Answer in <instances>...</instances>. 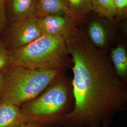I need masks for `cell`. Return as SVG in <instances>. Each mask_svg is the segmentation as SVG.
Returning <instances> with one entry per match:
<instances>
[{"label": "cell", "instance_id": "cell-11", "mask_svg": "<svg viewBox=\"0 0 127 127\" xmlns=\"http://www.w3.org/2000/svg\"><path fill=\"white\" fill-rule=\"evenodd\" d=\"M89 40L95 48L105 51L109 43V36L101 23L94 21L91 24L88 29Z\"/></svg>", "mask_w": 127, "mask_h": 127}, {"label": "cell", "instance_id": "cell-9", "mask_svg": "<svg viewBox=\"0 0 127 127\" xmlns=\"http://www.w3.org/2000/svg\"><path fill=\"white\" fill-rule=\"evenodd\" d=\"M36 2V0H8L9 15L12 22L35 16Z\"/></svg>", "mask_w": 127, "mask_h": 127}, {"label": "cell", "instance_id": "cell-12", "mask_svg": "<svg viewBox=\"0 0 127 127\" xmlns=\"http://www.w3.org/2000/svg\"><path fill=\"white\" fill-rule=\"evenodd\" d=\"M92 9L108 19H112L117 13L114 0H91Z\"/></svg>", "mask_w": 127, "mask_h": 127}, {"label": "cell", "instance_id": "cell-6", "mask_svg": "<svg viewBox=\"0 0 127 127\" xmlns=\"http://www.w3.org/2000/svg\"><path fill=\"white\" fill-rule=\"evenodd\" d=\"M38 18L43 34L59 37L67 42L80 34L66 15H51Z\"/></svg>", "mask_w": 127, "mask_h": 127}, {"label": "cell", "instance_id": "cell-5", "mask_svg": "<svg viewBox=\"0 0 127 127\" xmlns=\"http://www.w3.org/2000/svg\"><path fill=\"white\" fill-rule=\"evenodd\" d=\"M43 34L38 18L32 16L12 22L1 42L10 51L27 45Z\"/></svg>", "mask_w": 127, "mask_h": 127}, {"label": "cell", "instance_id": "cell-17", "mask_svg": "<svg viewBox=\"0 0 127 127\" xmlns=\"http://www.w3.org/2000/svg\"><path fill=\"white\" fill-rule=\"evenodd\" d=\"M20 127H47L45 124L39 122H29Z\"/></svg>", "mask_w": 127, "mask_h": 127}, {"label": "cell", "instance_id": "cell-10", "mask_svg": "<svg viewBox=\"0 0 127 127\" xmlns=\"http://www.w3.org/2000/svg\"><path fill=\"white\" fill-rule=\"evenodd\" d=\"M109 56L118 76L127 81V53L125 46L123 44H118L111 50Z\"/></svg>", "mask_w": 127, "mask_h": 127}, {"label": "cell", "instance_id": "cell-8", "mask_svg": "<svg viewBox=\"0 0 127 127\" xmlns=\"http://www.w3.org/2000/svg\"><path fill=\"white\" fill-rule=\"evenodd\" d=\"M71 13L66 0H36L34 16L37 18Z\"/></svg>", "mask_w": 127, "mask_h": 127}, {"label": "cell", "instance_id": "cell-2", "mask_svg": "<svg viewBox=\"0 0 127 127\" xmlns=\"http://www.w3.org/2000/svg\"><path fill=\"white\" fill-rule=\"evenodd\" d=\"M61 73L40 95L21 107L28 122H39L47 127H62L66 115L73 109L71 79Z\"/></svg>", "mask_w": 127, "mask_h": 127}, {"label": "cell", "instance_id": "cell-14", "mask_svg": "<svg viewBox=\"0 0 127 127\" xmlns=\"http://www.w3.org/2000/svg\"><path fill=\"white\" fill-rule=\"evenodd\" d=\"M12 66L10 50L0 41V72Z\"/></svg>", "mask_w": 127, "mask_h": 127}, {"label": "cell", "instance_id": "cell-16", "mask_svg": "<svg viewBox=\"0 0 127 127\" xmlns=\"http://www.w3.org/2000/svg\"><path fill=\"white\" fill-rule=\"evenodd\" d=\"M116 8L118 11L124 10L127 7V0H114Z\"/></svg>", "mask_w": 127, "mask_h": 127}, {"label": "cell", "instance_id": "cell-1", "mask_svg": "<svg viewBox=\"0 0 127 127\" xmlns=\"http://www.w3.org/2000/svg\"><path fill=\"white\" fill-rule=\"evenodd\" d=\"M72 61L73 109L64 127H110L127 110V81L118 76L110 56L80 34L66 42Z\"/></svg>", "mask_w": 127, "mask_h": 127}, {"label": "cell", "instance_id": "cell-15", "mask_svg": "<svg viewBox=\"0 0 127 127\" xmlns=\"http://www.w3.org/2000/svg\"><path fill=\"white\" fill-rule=\"evenodd\" d=\"M7 0H0V33L4 30L7 21Z\"/></svg>", "mask_w": 127, "mask_h": 127}, {"label": "cell", "instance_id": "cell-13", "mask_svg": "<svg viewBox=\"0 0 127 127\" xmlns=\"http://www.w3.org/2000/svg\"><path fill=\"white\" fill-rule=\"evenodd\" d=\"M71 13L84 14L92 9L91 0H66Z\"/></svg>", "mask_w": 127, "mask_h": 127}, {"label": "cell", "instance_id": "cell-7", "mask_svg": "<svg viewBox=\"0 0 127 127\" xmlns=\"http://www.w3.org/2000/svg\"><path fill=\"white\" fill-rule=\"evenodd\" d=\"M29 122L21 107L0 102V127H20Z\"/></svg>", "mask_w": 127, "mask_h": 127}, {"label": "cell", "instance_id": "cell-3", "mask_svg": "<svg viewBox=\"0 0 127 127\" xmlns=\"http://www.w3.org/2000/svg\"><path fill=\"white\" fill-rule=\"evenodd\" d=\"M66 69H33L11 66L3 71L0 102L21 107L40 95Z\"/></svg>", "mask_w": 127, "mask_h": 127}, {"label": "cell", "instance_id": "cell-4", "mask_svg": "<svg viewBox=\"0 0 127 127\" xmlns=\"http://www.w3.org/2000/svg\"><path fill=\"white\" fill-rule=\"evenodd\" d=\"M10 53L12 66L33 69H67L72 66L66 42L59 37L44 34Z\"/></svg>", "mask_w": 127, "mask_h": 127}, {"label": "cell", "instance_id": "cell-18", "mask_svg": "<svg viewBox=\"0 0 127 127\" xmlns=\"http://www.w3.org/2000/svg\"><path fill=\"white\" fill-rule=\"evenodd\" d=\"M3 73V71L0 72V86H1V81H2Z\"/></svg>", "mask_w": 127, "mask_h": 127}]
</instances>
